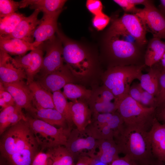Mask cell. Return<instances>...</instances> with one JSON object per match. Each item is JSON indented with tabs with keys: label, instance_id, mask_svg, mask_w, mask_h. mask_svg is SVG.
<instances>
[{
	"label": "cell",
	"instance_id": "ffe728a7",
	"mask_svg": "<svg viewBox=\"0 0 165 165\" xmlns=\"http://www.w3.org/2000/svg\"><path fill=\"white\" fill-rule=\"evenodd\" d=\"M36 47L33 43L16 38L0 37V50L9 55L21 56Z\"/></svg>",
	"mask_w": 165,
	"mask_h": 165
},
{
	"label": "cell",
	"instance_id": "d590c367",
	"mask_svg": "<svg viewBox=\"0 0 165 165\" xmlns=\"http://www.w3.org/2000/svg\"><path fill=\"white\" fill-rule=\"evenodd\" d=\"M159 81V90L155 97L156 107L159 105L165 102V71L160 72Z\"/></svg>",
	"mask_w": 165,
	"mask_h": 165
},
{
	"label": "cell",
	"instance_id": "484cf974",
	"mask_svg": "<svg viewBox=\"0 0 165 165\" xmlns=\"http://www.w3.org/2000/svg\"><path fill=\"white\" fill-rule=\"evenodd\" d=\"M33 117L54 126H63L67 122L62 115L55 109H37Z\"/></svg>",
	"mask_w": 165,
	"mask_h": 165
},
{
	"label": "cell",
	"instance_id": "ab89813d",
	"mask_svg": "<svg viewBox=\"0 0 165 165\" xmlns=\"http://www.w3.org/2000/svg\"><path fill=\"white\" fill-rule=\"evenodd\" d=\"M86 6L89 11L94 15L102 13V5L98 0H88L86 2Z\"/></svg>",
	"mask_w": 165,
	"mask_h": 165
},
{
	"label": "cell",
	"instance_id": "c3c4849f",
	"mask_svg": "<svg viewBox=\"0 0 165 165\" xmlns=\"http://www.w3.org/2000/svg\"><path fill=\"white\" fill-rule=\"evenodd\" d=\"M128 1L135 6L138 5H144V6L153 2L152 1L147 0H128Z\"/></svg>",
	"mask_w": 165,
	"mask_h": 165
},
{
	"label": "cell",
	"instance_id": "8992f818",
	"mask_svg": "<svg viewBox=\"0 0 165 165\" xmlns=\"http://www.w3.org/2000/svg\"><path fill=\"white\" fill-rule=\"evenodd\" d=\"M116 108L124 124L139 127L148 131L150 129L155 108L144 107L129 94L117 102Z\"/></svg>",
	"mask_w": 165,
	"mask_h": 165
},
{
	"label": "cell",
	"instance_id": "836d02e7",
	"mask_svg": "<svg viewBox=\"0 0 165 165\" xmlns=\"http://www.w3.org/2000/svg\"><path fill=\"white\" fill-rule=\"evenodd\" d=\"M95 144L94 139L89 137L85 139H79L74 141L72 143L70 148L73 152H76L83 149H92Z\"/></svg>",
	"mask_w": 165,
	"mask_h": 165
},
{
	"label": "cell",
	"instance_id": "6da1fadb",
	"mask_svg": "<svg viewBox=\"0 0 165 165\" xmlns=\"http://www.w3.org/2000/svg\"><path fill=\"white\" fill-rule=\"evenodd\" d=\"M132 38L127 33L117 32L108 29L105 40L104 55L107 68L145 65V46L133 42Z\"/></svg>",
	"mask_w": 165,
	"mask_h": 165
},
{
	"label": "cell",
	"instance_id": "4dcf8cb0",
	"mask_svg": "<svg viewBox=\"0 0 165 165\" xmlns=\"http://www.w3.org/2000/svg\"><path fill=\"white\" fill-rule=\"evenodd\" d=\"M101 149V154L99 158L101 161L110 164L119 158L117 156L118 151H119L118 146L111 141H104L102 144Z\"/></svg>",
	"mask_w": 165,
	"mask_h": 165
},
{
	"label": "cell",
	"instance_id": "f1b7e54d",
	"mask_svg": "<svg viewBox=\"0 0 165 165\" xmlns=\"http://www.w3.org/2000/svg\"><path fill=\"white\" fill-rule=\"evenodd\" d=\"M53 95L55 109L62 115L67 122L70 124L73 123L70 102L68 101L61 90L54 92Z\"/></svg>",
	"mask_w": 165,
	"mask_h": 165
},
{
	"label": "cell",
	"instance_id": "ac0fdd59",
	"mask_svg": "<svg viewBox=\"0 0 165 165\" xmlns=\"http://www.w3.org/2000/svg\"><path fill=\"white\" fill-rule=\"evenodd\" d=\"M32 95V103L37 110L50 108L55 109L53 95L43 88L37 81L28 84Z\"/></svg>",
	"mask_w": 165,
	"mask_h": 165
},
{
	"label": "cell",
	"instance_id": "52a82bcc",
	"mask_svg": "<svg viewBox=\"0 0 165 165\" xmlns=\"http://www.w3.org/2000/svg\"><path fill=\"white\" fill-rule=\"evenodd\" d=\"M27 120L42 150L66 145L67 131L63 127L57 128L41 120L31 117L27 116Z\"/></svg>",
	"mask_w": 165,
	"mask_h": 165
},
{
	"label": "cell",
	"instance_id": "db71d44e",
	"mask_svg": "<svg viewBox=\"0 0 165 165\" xmlns=\"http://www.w3.org/2000/svg\"><path fill=\"white\" fill-rule=\"evenodd\" d=\"M164 163L156 159L152 163L149 165H165Z\"/></svg>",
	"mask_w": 165,
	"mask_h": 165
},
{
	"label": "cell",
	"instance_id": "1f68e13d",
	"mask_svg": "<svg viewBox=\"0 0 165 165\" xmlns=\"http://www.w3.org/2000/svg\"><path fill=\"white\" fill-rule=\"evenodd\" d=\"M20 2L12 0H0V20L8 17L19 8Z\"/></svg>",
	"mask_w": 165,
	"mask_h": 165
},
{
	"label": "cell",
	"instance_id": "11a10c76",
	"mask_svg": "<svg viewBox=\"0 0 165 165\" xmlns=\"http://www.w3.org/2000/svg\"><path fill=\"white\" fill-rule=\"evenodd\" d=\"M0 165H7L5 162L2 159H0Z\"/></svg>",
	"mask_w": 165,
	"mask_h": 165
},
{
	"label": "cell",
	"instance_id": "2e32d148",
	"mask_svg": "<svg viewBox=\"0 0 165 165\" xmlns=\"http://www.w3.org/2000/svg\"><path fill=\"white\" fill-rule=\"evenodd\" d=\"M116 99L111 91L103 85L92 90L88 102L93 105L97 113H112L116 111L115 102H112Z\"/></svg>",
	"mask_w": 165,
	"mask_h": 165
},
{
	"label": "cell",
	"instance_id": "83f0119b",
	"mask_svg": "<svg viewBox=\"0 0 165 165\" xmlns=\"http://www.w3.org/2000/svg\"><path fill=\"white\" fill-rule=\"evenodd\" d=\"M51 165H70L73 164L72 155L66 148L58 146L47 149Z\"/></svg>",
	"mask_w": 165,
	"mask_h": 165
},
{
	"label": "cell",
	"instance_id": "30bf717a",
	"mask_svg": "<svg viewBox=\"0 0 165 165\" xmlns=\"http://www.w3.org/2000/svg\"><path fill=\"white\" fill-rule=\"evenodd\" d=\"M144 22L146 29L152 34L153 37L160 39L165 38V16L152 2L139 9L135 14Z\"/></svg>",
	"mask_w": 165,
	"mask_h": 165
},
{
	"label": "cell",
	"instance_id": "5b68a950",
	"mask_svg": "<svg viewBox=\"0 0 165 165\" xmlns=\"http://www.w3.org/2000/svg\"><path fill=\"white\" fill-rule=\"evenodd\" d=\"M36 142L27 120H22L1 135L0 158L5 160Z\"/></svg>",
	"mask_w": 165,
	"mask_h": 165
},
{
	"label": "cell",
	"instance_id": "d6986e66",
	"mask_svg": "<svg viewBox=\"0 0 165 165\" xmlns=\"http://www.w3.org/2000/svg\"><path fill=\"white\" fill-rule=\"evenodd\" d=\"M65 0H23L19 2V8L29 6L31 9H38L43 13L52 14L62 11Z\"/></svg>",
	"mask_w": 165,
	"mask_h": 165
},
{
	"label": "cell",
	"instance_id": "7dc6e473",
	"mask_svg": "<svg viewBox=\"0 0 165 165\" xmlns=\"http://www.w3.org/2000/svg\"><path fill=\"white\" fill-rule=\"evenodd\" d=\"M153 66L160 72L165 71V53L160 61Z\"/></svg>",
	"mask_w": 165,
	"mask_h": 165
},
{
	"label": "cell",
	"instance_id": "9c48e42d",
	"mask_svg": "<svg viewBox=\"0 0 165 165\" xmlns=\"http://www.w3.org/2000/svg\"><path fill=\"white\" fill-rule=\"evenodd\" d=\"M46 52L42 68L39 72V77L46 76L60 69L64 65L62 42L57 36L43 43Z\"/></svg>",
	"mask_w": 165,
	"mask_h": 165
},
{
	"label": "cell",
	"instance_id": "681fc988",
	"mask_svg": "<svg viewBox=\"0 0 165 165\" xmlns=\"http://www.w3.org/2000/svg\"><path fill=\"white\" fill-rule=\"evenodd\" d=\"M103 126V127L102 129V132L103 134L110 136L112 135L113 133L112 129L107 124L104 125Z\"/></svg>",
	"mask_w": 165,
	"mask_h": 165
},
{
	"label": "cell",
	"instance_id": "9f6ffc18",
	"mask_svg": "<svg viewBox=\"0 0 165 165\" xmlns=\"http://www.w3.org/2000/svg\"><path fill=\"white\" fill-rule=\"evenodd\" d=\"M73 165V164H71V165Z\"/></svg>",
	"mask_w": 165,
	"mask_h": 165
},
{
	"label": "cell",
	"instance_id": "603a6c76",
	"mask_svg": "<svg viewBox=\"0 0 165 165\" xmlns=\"http://www.w3.org/2000/svg\"><path fill=\"white\" fill-rule=\"evenodd\" d=\"M70 102L73 123L82 130L90 119V111L86 101L78 100Z\"/></svg>",
	"mask_w": 165,
	"mask_h": 165
},
{
	"label": "cell",
	"instance_id": "d6a6232c",
	"mask_svg": "<svg viewBox=\"0 0 165 165\" xmlns=\"http://www.w3.org/2000/svg\"><path fill=\"white\" fill-rule=\"evenodd\" d=\"M11 61L13 65L18 68L25 71L30 67L32 62V53L31 51L27 54L21 56L11 57Z\"/></svg>",
	"mask_w": 165,
	"mask_h": 165
},
{
	"label": "cell",
	"instance_id": "4fadbf2b",
	"mask_svg": "<svg viewBox=\"0 0 165 165\" xmlns=\"http://www.w3.org/2000/svg\"><path fill=\"white\" fill-rule=\"evenodd\" d=\"M62 11L52 14L43 13L33 35L35 39L33 43L35 47L55 36V33L58 29V18Z\"/></svg>",
	"mask_w": 165,
	"mask_h": 165
},
{
	"label": "cell",
	"instance_id": "8d00e7d4",
	"mask_svg": "<svg viewBox=\"0 0 165 165\" xmlns=\"http://www.w3.org/2000/svg\"><path fill=\"white\" fill-rule=\"evenodd\" d=\"M110 18L103 12L95 15L92 20L94 27L98 31L103 30L108 24Z\"/></svg>",
	"mask_w": 165,
	"mask_h": 165
},
{
	"label": "cell",
	"instance_id": "7bdbcfd3",
	"mask_svg": "<svg viewBox=\"0 0 165 165\" xmlns=\"http://www.w3.org/2000/svg\"><path fill=\"white\" fill-rule=\"evenodd\" d=\"M0 97L3 99L8 106L16 105L12 96L6 90L1 82H0Z\"/></svg>",
	"mask_w": 165,
	"mask_h": 165
},
{
	"label": "cell",
	"instance_id": "7c38bea8",
	"mask_svg": "<svg viewBox=\"0 0 165 165\" xmlns=\"http://www.w3.org/2000/svg\"><path fill=\"white\" fill-rule=\"evenodd\" d=\"M76 79L66 64L51 73L39 77L37 81L45 89L53 93L60 90L67 84L74 83Z\"/></svg>",
	"mask_w": 165,
	"mask_h": 165
},
{
	"label": "cell",
	"instance_id": "f546056e",
	"mask_svg": "<svg viewBox=\"0 0 165 165\" xmlns=\"http://www.w3.org/2000/svg\"><path fill=\"white\" fill-rule=\"evenodd\" d=\"M25 17L23 14L15 12L7 17L0 20V36L11 34Z\"/></svg>",
	"mask_w": 165,
	"mask_h": 165
},
{
	"label": "cell",
	"instance_id": "f5cc1de1",
	"mask_svg": "<svg viewBox=\"0 0 165 165\" xmlns=\"http://www.w3.org/2000/svg\"><path fill=\"white\" fill-rule=\"evenodd\" d=\"M160 10L165 16V0H160Z\"/></svg>",
	"mask_w": 165,
	"mask_h": 165
},
{
	"label": "cell",
	"instance_id": "9a60e30c",
	"mask_svg": "<svg viewBox=\"0 0 165 165\" xmlns=\"http://www.w3.org/2000/svg\"><path fill=\"white\" fill-rule=\"evenodd\" d=\"M148 134L154 157L165 162V124L154 117Z\"/></svg>",
	"mask_w": 165,
	"mask_h": 165
},
{
	"label": "cell",
	"instance_id": "cb8c5ba5",
	"mask_svg": "<svg viewBox=\"0 0 165 165\" xmlns=\"http://www.w3.org/2000/svg\"><path fill=\"white\" fill-rule=\"evenodd\" d=\"M160 72L154 66L150 68L148 72L142 74L140 80L142 89L155 97L159 88V76Z\"/></svg>",
	"mask_w": 165,
	"mask_h": 165
},
{
	"label": "cell",
	"instance_id": "ba28073f",
	"mask_svg": "<svg viewBox=\"0 0 165 165\" xmlns=\"http://www.w3.org/2000/svg\"><path fill=\"white\" fill-rule=\"evenodd\" d=\"M108 29L116 32L127 33L141 46L147 44L145 25L141 19L136 14L124 13L120 18L113 20Z\"/></svg>",
	"mask_w": 165,
	"mask_h": 165
},
{
	"label": "cell",
	"instance_id": "3957f363",
	"mask_svg": "<svg viewBox=\"0 0 165 165\" xmlns=\"http://www.w3.org/2000/svg\"><path fill=\"white\" fill-rule=\"evenodd\" d=\"M56 33L63 45L64 61L75 78L83 79L93 75L96 63L93 55L79 43L68 38L58 28Z\"/></svg>",
	"mask_w": 165,
	"mask_h": 165
},
{
	"label": "cell",
	"instance_id": "8fae6325",
	"mask_svg": "<svg viewBox=\"0 0 165 165\" xmlns=\"http://www.w3.org/2000/svg\"><path fill=\"white\" fill-rule=\"evenodd\" d=\"M2 84L6 90L12 96L16 105L25 109L33 116L37 109L33 105L32 94L27 82L21 81Z\"/></svg>",
	"mask_w": 165,
	"mask_h": 165
},
{
	"label": "cell",
	"instance_id": "4316f807",
	"mask_svg": "<svg viewBox=\"0 0 165 165\" xmlns=\"http://www.w3.org/2000/svg\"><path fill=\"white\" fill-rule=\"evenodd\" d=\"M43 43L32 50V62L25 71L27 77V83L28 84L34 81L35 75L38 73L42 67L43 58Z\"/></svg>",
	"mask_w": 165,
	"mask_h": 165
},
{
	"label": "cell",
	"instance_id": "60d3db41",
	"mask_svg": "<svg viewBox=\"0 0 165 165\" xmlns=\"http://www.w3.org/2000/svg\"><path fill=\"white\" fill-rule=\"evenodd\" d=\"M143 89L140 83L134 82L131 85L129 91V95L133 99L139 103Z\"/></svg>",
	"mask_w": 165,
	"mask_h": 165
},
{
	"label": "cell",
	"instance_id": "44dd1931",
	"mask_svg": "<svg viewBox=\"0 0 165 165\" xmlns=\"http://www.w3.org/2000/svg\"><path fill=\"white\" fill-rule=\"evenodd\" d=\"M165 53V42L153 37L148 42L145 54V63L149 68L161 59Z\"/></svg>",
	"mask_w": 165,
	"mask_h": 165
},
{
	"label": "cell",
	"instance_id": "277c9868",
	"mask_svg": "<svg viewBox=\"0 0 165 165\" xmlns=\"http://www.w3.org/2000/svg\"><path fill=\"white\" fill-rule=\"evenodd\" d=\"M142 65L116 66L108 68L101 75L103 85L112 93L116 98V105L121 99L129 94L131 84L135 79L139 80Z\"/></svg>",
	"mask_w": 165,
	"mask_h": 165
},
{
	"label": "cell",
	"instance_id": "b9f144b4",
	"mask_svg": "<svg viewBox=\"0 0 165 165\" xmlns=\"http://www.w3.org/2000/svg\"><path fill=\"white\" fill-rule=\"evenodd\" d=\"M113 1L121 7L126 13H131L135 14L139 9L129 2L128 0H114Z\"/></svg>",
	"mask_w": 165,
	"mask_h": 165
},
{
	"label": "cell",
	"instance_id": "7a4b0ae2",
	"mask_svg": "<svg viewBox=\"0 0 165 165\" xmlns=\"http://www.w3.org/2000/svg\"><path fill=\"white\" fill-rule=\"evenodd\" d=\"M117 135L119 151L138 165H149L156 160L152 153L148 130L124 124Z\"/></svg>",
	"mask_w": 165,
	"mask_h": 165
},
{
	"label": "cell",
	"instance_id": "e0dca14e",
	"mask_svg": "<svg viewBox=\"0 0 165 165\" xmlns=\"http://www.w3.org/2000/svg\"><path fill=\"white\" fill-rule=\"evenodd\" d=\"M11 56L0 50V79L3 84L12 83L27 79L25 71L15 66Z\"/></svg>",
	"mask_w": 165,
	"mask_h": 165
},
{
	"label": "cell",
	"instance_id": "ee69618b",
	"mask_svg": "<svg viewBox=\"0 0 165 165\" xmlns=\"http://www.w3.org/2000/svg\"><path fill=\"white\" fill-rule=\"evenodd\" d=\"M154 117L162 123L165 124V102L158 105L155 109Z\"/></svg>",
	"mask_w": 165,
	"mask_h": 165
},
{
	"label": "cell",
	"instance_id": "e575fe53",
	"mask_svg": "<svg viewBox=\"0 0 165 165\" xmlns=\"http://www.w3.org/2000/svg\"><path fill=\"white\" fill-rule=\"evenodd\" d=\"M17 107L16 105L8 106L1 111L0 113V134L1 135L6 130L8 120Z\"/></svg>",
	"mask_w": 165,
	"mask_h": 165
},
{
	"label": "cell",
	"instance_id": "f35d334b",
	"mask_svg": "<svg viewBox=\"0 0 165 165\" xmlns=\"http://www.w3.org/2000/svg\"><path fill=\"white\" fill-rule=\"evenodd\" d=\"M31 165H51L48 154L42 151L38 152L34 157Z\"/></svg>",
	"mask_w": 165,
	"mask_h": 165
},
{
	"label": "cell",
	"instance_id": "f6af8a7d",
	"mask_svg": "<svg viewBox=\"0 0 165 165\" xmlns=\"http://www.w3.org/2000/svg\"><path fill=\"white\" fill-rule=\"evenodd\" d=\"M110 165H138L133 160L128 156H125L123 157L119 158L114 160Z\"/></svg>",
	"mask_w": 165,
	"mask_h": 165
},
{
	"label": "cell",
	"instance_id": "d4e9b609",
	"mask_svg": "<svg viewBox=\"0 0 165 165\" xmlns=\"http://www.w3.org/2000/svg\"><path fill=\"white\" fill-rule=\"evenodd\" d=\"M62 93L66 99L72 101L81 100L88 102L92 95V90L81 85L69 83L64 87Z\"/></svg>",
	"mask_w": 165,
	"mask_h": 165
},
{
	"label": "cell",
	"instance_id": "5bb4252c",
	"mask_svg": "<svg viewBox=\"0 0 165 165\" xmlns=\"http://www.w3.org/2000/svg\"><path fill=\"white\" fill-rule=\"evenodd\" d=\"M40 11L36 9L29 16H25L19 23L10 34L0 36L6 38H16L32 43L34 41L33 35L39 24L40 20L38 18Z\"/></svg>",
	"mask_w": 165,
	"mask_h": 165
},
{
	"label": "cell",
	"instance_id": "74e56055",
	"mask_svg": "<svg viewBox=\"0 0 165 165\" xmlns=\"http://www.w3.org/2000/svg\"><path fill=\"white\" fill-rule=\"evenodd\" d=\"M141 105L146 108L156 107V100L155 97L144 90L141 94L139 102Z\"/></svg>",
	"mask_w": 165,
	"mask_h": 165
},
{
	"label": "cell",
	"instance_id": "816d5d0a",
	"mask_svg": "<svg viewBox=\"0 0 165 165\" xmlns=\"http://www.w3.org/2000/svg\"><path fill=\"white\" fill-rule=\"evenodd\" d=\"M101 161L98 159H91V160L90 165H108Z\"/></svg>",
	"mask_w": 165,
	"mask_h": 165
},
{
	"label": "cell",
	"instance_id": "f907efd6",
	"mask_svg": "<svg viewBox=\"0 0 165 165\" xmlns=\"http://www.w3.org/2000/svg\"><path fill=\"white\" fill-rule=\"evenodd\" d=\"M91 159L87 158H81L76 165H90Z\"/></svg>",
	"mask_w": 165,
	"mask_h": 165
},
{
	"label": "cell",
	"instance_id": "bcb514c9",
	"mask_svg": "<svg viewBox=\"0 0 165 165\" xmlns=\"http://www.w3.org/2000/svg\"><path fill=\"white\" fill-rule=\"evenodd\" d=\"M114 112L99 113L97 116V120L102 126L106 124L112 118Z\"/></svg>",
	"mask_w": 165,
	"mask_h": 165
},
{
	"label": "cell",
	"instance_id": "7402d4cb",
	"mask_svg": "<svg viewBox=\"0 0 165 165\" xmlns=\"http://www.w3.org/2000/svg\"><path fill=\"white\" fill-rule=\"evenodd\" d=\"M39 146L36 142L5 160L2 159L7 165H31L34 157L39 152Z\"/></svg>",
	"mask_w": 165,
	"mask_h": 165
}]
</instances>
